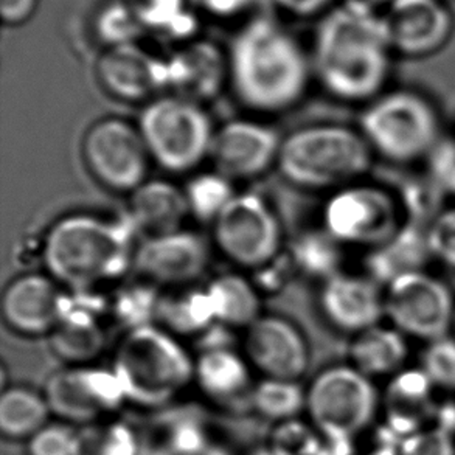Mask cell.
Returning a JSON list of instances; mask_svg holds the SVG:
<instances>
[{
	"label": "cell",
	"instance_id": "obj_16",
	"mask_svg": "<svg viewBox=\"0 0 455 455\" xmlns=\"http://www.w3.org/2000/svg\"><path fill=\"white\" fill-rule=\"evenodd\" d=\"M243 355L261 378L300 381L309 367L311 348L292 320L263 314L244 330Z\"/></svg>",
	"mask_w": 455,
	"mask_h": 455
},
{
	"label": "cell",
	"instance_id": "obj_24",
	"mask_svg": "<svg viewBox=\"0 0 455 455\" xmlns=\"http://www.w3.org/2000/svg\"><path fill=\"white\" fill-rule=\"evenodd\" d=\"M252 367L246 356L232 348L199 351L195 359V382L210 401L236 404L252 395Z\"/></svg>",
	"mask_w": 455,
	"mask_h": 455
},
{
	"label": "cell",
	"instance_id": "obj_10",
	"mask_svg": "<svg viewBox=\"0 0 455 455\" xmlns=\"http://www.w3.org/2000/svg\"><path fill=\"white\" fill-rule=\"evenodd\" d=\"M213 244L234 265L255 271L283 252L282 224L271 204L238 193L213 224Z\"/></svg>",
	"mask_w": 455,
	"mask_h": 455
},
{
	"label": "cell",
	"instance_id": "obj_22",
	"mask_svg": "<svg viewBox=\"0 0 455 455\" xmlns=\"http://www.w3.org/2000/svg\"><path fill=\"white\" fill-rule=\"evenodd\" d=\"M437 388L419 367L403 369L390 378L381 404L386 425L401 438L431 426L437 407Z\"/></svg>",
	"mask_w": 455,
	"mask_h": 455
},
{
	"label": "cell",
	"instance_id": "obj_6",
	"mask_svg": "<svg viewBox=\"0 0 455 455\" xmlns=\"http://www.w3.org/2000/svg\"><path fill=\"white\" fill-rule=\"evenodd\" d=\"M357 130L375 156L396 165L426 160L443 137L435 105L407 89L382 92L367 103Z\"/></svg>",
	"mask_w": 455,
	"mask_h": 455
},
{
	"label": "cell",
	"instance_id": "obj_14",
	"mask_svg": "<svg viewBox=\"0 0 455 455\" xmlns=\"http://www.w3.org/2000/svg\"><path fill=\"white\" fill-rule=\"evenodd\" d=\"M210 251L204 236L185 228L147 236L137 243L134 269L162 290L195 284L209 269Z\"/></svg>",
	"mask_w": 455,
	"mask_h": 455
},
{
	"label": "cell",
	"instance_id": "obj_47",
	"mask_svg": "<svg viewBox=\"0 0 455 455\" xmlns=\"http://www.w3.org/2000/svg\"><path fill=\"white\" fill-rule=\"evenodd\" d=\"M361 455H396L394 451L381 450V448H373V450L367 451Z\"/></svg>",
	"mask_w": 455,
	"mask_h": 455
},
{
	"label": "cell",
	"instance_id": "obj_5",
	"mask_svg": "<svg viewBox=\"0 0 455 455\" xmlns=\"http://www.w3.org/2000/svg\"><path fill=\"white\" fill-rule=\"evenodd\" d=\"M111 369L126 403L147 409L170 404L195 382V359L180 339L160 325L124 332Z\"/></svg>",
	"mask_w": 455,
	"mask_h": 455
},
{
	"label": "cell",
	"instance_id": "obj_38",
	"mask_svg": "<svg viewBox=\"0 0 455 455\" xmlns=\"http://www.w3.org/2000/svg\"><path fill=\"white\" fill-rule=\"evenodd\" d=\"M25 452L27 455H83V431L66 421H50L27 440Z\"/></svg>",
	"mask_w": 455,
	"mask_h": 455
},
{
	"label": "cell",
	"instance_id": "obj_26",
	"mask_svg": "<svg viewBox=\"0 0 455 455\" xmlns=\"http://www.w3.org/2000/svg\"><path fill=\"white\" fill-rule=\"evenodd\" d=\"M353 367L371 379L392 378L406 369L409 338L390 323H378L353 336L348 348Z\"/></svg>",
	"mask_w": 455,
	"mask_h": 455
},
{
	"label": "cell",
	"instance_id": "obj_49",
	"mask_svg": "<svg viewBox=\"0 0 455 455\" xmlns=\"http://www.w3.org/2000/svg\"><path fill=\"white\" fill-rule=\"evenodd\" d=\"M454 140H455V137H454Z\"/></svg>",
	"mask_w": 455,
	"mask_h": 455
},
{
	"label": "cell",
	"instance_id": "obj_8",
	"mask_svg": "<svg viewBox=\"0 0 455 455\" xmlns=\"http://www.w3.org/2000/svg\"><path fill=\"white\" fill-rule=\"evenodd\" d=\"M379 407L375 382L350 363L320 370L307 387L305 412L323 437L353 442L373 425Z\"/></svg>",
	"mask_w": 455,
	"mask_h": 455
},
{
	"label": "cell",
	"instance_id": "obj_37",
	"mask_svg": "<svg viewBox=\"0 0 455 455\" xmlns=\"http://www.w3.org/2000/svg\"><path fill=\"white\" fill-rule=\"evenodd\" d=\"M419 367L437 390L455 394V336L426 342Z\"/></svg>",
	"mask_w": 455,
	"mask_h": 455
},
{
	"label": "cell",
	"instance_id": "obj_2",
	"mask_svg": "<svg viewBox=\"0 0 455 455\" xmlns=\"http://www.w3.org/2000/svg\"><path fill=\"white\" fill-rule=\"evenodd\" d=\"M392 47L384 18L344 5L320 22L314 39L313 72L332 99L370 103L390 74Z\"/></svg>",
	"mask_w": 455,
	"mask_h": 455
},
{
	"label": "cell",
	"instance_id": "obj_35",
	"mask_svg": "<svg viewBox=\"0 0 455 455\" xmlns=\"http://www.w3.org/2000/svg\"><path fill=\"white\" fill-rule=\"evenodd\" d=\"M83 455H139V438L120 421H101L83 431Z\"/></svg>",
	"mask_w": 455,
	"mask_h": 455
},
{
	"label": "cell",
	"instance_id": "obj_30",
	"mask_svg": "<svg viewBox=\"0 0 455 455\" xmlns=\"http://www.w3.org/2000/svg\"><path fill=\"white\" fill-rule=\"evenodd\" d=\"M52 411L44 392L12 384L0 395V432L8 440H30L49 425Z\"/></svg>",
	"mask_w": 455,
	"mask_h": 455
},
{
	"label": "cell",
	"instance_id": "obj_20",
	"mask_svg": "<svg viewBox=\"0 0 455 455\" xmlns=\"http://www.w3.org/2000/svg\"><path fill=\"white\" fill-rule=\"evenodd\" d=\"M165 61L168 91L179 97L204 105L228 84V55L209 41L188 43Z\"/></svg>",
	"mask_w": 455,
	"mask_h": 455
},
{
	"label": "cell",
	"instance_id": "obj_19",
	"mask_svg": "<svg viewBox=\"0 0 455 455\" xmlns=\"http://www.w3.org/2000/svg\"><path fill=\"white\" fill-rule=\"evenodd\" d=\"M319 307L332 328L356 336L386 317L384 288L367 274L339 272L320 283Z\"/></svg>",
	"mask_w": 455,
	"mask_h": 455
},
{
	"label": "cell",
	"instance_id": "obj_31",
	"mask_svg": "<svg viewBox=\"0 0 455 455\" xmlns=\"http://www.w3.org/2000/svg\"><path fill=\"white\" fill-rule=\"evenodd\" d=\"M162 296L164 290L145 278L122 284L109 297L112 320L126 331L157 325Z\"/></svg>",
	"mask_w": 455,
	"mask_h": 455
},
{
	"label": "cell",
	"instance_id": "obj_46",
	"mask_svg": "<svg viewBox=\"0 0 455 455\" xmlns=\"http://www.w3.org/2000/svg\"><path fill=\"white\" fill-rule=\"evenodd\" d=\"M274 2L296 16H311L314 12L323 10L331 0H274Z\"/></svg>",
	"mask_w": 455,
	"mask_h": 455
},
{
	"label": "cell",
	"instance_id": "obj_41",
	"mask_svg": "<svg viewBox=\"0 0 455 455\" xmlns=\"http://www.w3.org/2000/svg\"><path fill=\"white\" fill-rule=\"evenodd\" d=\"M426 178L431 180L443 196L455 197V140L442 137L440 142L426 157Z\"/></svg>",
	"mask_w": 455,
	"mask_h": 455
},
{
	"label": "cell",
	"instance_id": "obj_28",
	"mask_svg": "<svg viewBox=\"0 0 455 455\" xmlns=\"http://www.w3.org/2000/svg\"><path fill=\"white\" fill-rule=\"evenodd\" d=\"M218 323L232 330H246L263 315L261 292L252 278L221 274L207 284Z\"/></svg>",
	"mask_w": 455,
	"mask_h": 455
},
{
	"label": "cell",
	"instance_id": "obj_25",
	"mask_svg": "<svg viewBox=\"0 0 455 455\" xmlns=\"http://www.w3.org/2000/svg\"><path fill=\"white\" fill-rule=\"evenodd\" d=\"M427 226L412 220L403 222L392 238L370 249L365 274L384 288L404 274L425 271L427 261L434 259L427 243Z\"/></svg>",
	"mask_w": 455,
	"mask_h": 455
},
{
	"label": "cell",
	"instance_id": "obj_7",
	"mask_svg": "<svg viewBox=\"0 0 455 455\" xmlns=\"http://www.w3.org/2000/svg\"><path fill=\"white\" fill-rule=\"evenodd\" d=\"M139 130L154 164L172 174L195 172L210 159L216 128L201 103L165 93L145 105Z\"/></svg>",
	"mask_w": 455,
	"mask_h": 455
},
{
	"label": "cell",
	"instance_id": "obj_27",
	"mask_svg": "<svg viewBox=\"0 0 455 455\" xmlns=\"http://www.w3.org/2000/svg\"><path fill=\"white\" fill-rule=\"evenodd\" d=\"M216 323L207 286L187 284L164 290L157 325L176 338L197 339Z\"/></svg>",
	"mask_w": 455,
	"mask_h": 455
},
{
	"label": "cell",
	"instance_id": "obj_9",
	"mask_svg": "<svg viewBox=\"0 0 455 455\" xmlns=\"http://www.w3.org/2000/svg\"><path fill=\"white\" fill-rule=\"evenodd\" d=\"M404 221L400 197L363 180L331 191L322 210V228L336 240L369 251L392 238Z\"/></svg>",
	"mask_w": 455,
	"mask_h": 455
},
{
	"label": "cell",
	"instance_id": "obj_39",
	"mask_svg": "<svg viewBox=\"0 0 455 455\" xmlns=\"http://www.w3.org/2000/svg\"><path fill=\"white\" fill-rule=\"evenodd\" d=\"M271 451L275 455H314L319 448L320 435L311 423H299L297 419L277 423Z\"/></svg>",
	"mask_w": 455,
	"mask_h": 455
},
{
	"label": "cell",
	"instance_id": "obj_4",
	"mask_svg": "<svg viewBox=\"0 0 455 455\" xmlns=\"http://www.w3.org/2000/svg\"><path fill=\"white\" fill-rule=\"evenodd\" d=\"M375 154L361 131L339 124L302 126L283 137L277 170L302 190H338L370 172Z\"/></svg>",
	"mask_w": 455,
	"mask_h": 455
},
{
	"label": "cell",
	"instance_id": "obj_45",
	"mask_svg": "<svg viewBox=\"0 0 455 455\" xmlns=\"http://www.w3.org/2000/svg\"><path fill=\"white\" fill-rule=\"evenodd\" d=\"M191 2L215 16L228 18V16H234L236 12H240L243 8H246L251 0H191Z\"/></svg>",
	"mask_w": 455,
	"mask_h": 455
},
{
	"label": "cell",
	"instance_id": "obj_17",
	"mask_svg": "<svg viewBox=\"0 0 455 455\" xmlns=\"http://www.w3.org/2000/svg\"><path fill=\"white\" fill-rule=\"evenodd\" d=\"M101 87L124 103H149L168 91L166 61L137 44L106 49L97 62Z\"/></svg>",
	"mask_w": 455,
	"mask_h": 455
},
{
	"label": "cell",
	"instance_id": "obj_11",
	"mask_svg": "<svg viewBox=\"0 0 455 455\" xmlns=\"http://www.w3.org/2000/svg\"><path fill=\"white\" fill-rule=\"evenodd\" d=\"M81 156L100 185L128 195L148 180L153 164L139 126L118 117L91 124L81 142Z\"/></svg>",
	"mask_w": 455,
	"mask_h": 455
},
{
	"label": "cell",
	"instance_id": "obj_42",
	"mask_svg": "<svg viewBox=\"0 0 455 455\" xmlns=\"http://www.w3.org/2000/svg\"><path fill=\"white\" fill-rule=\"evenodd\" d=\"M396 455H455V437L435 426H426L403 438Z\"/></svg>",
	"mask_w": 455,
	"mask_h": 455
},
{
	"label": "cell",
	"instance_id": "obj_1",
	"mask_svg": "<svg viewBox=\"0 0 455 455\" xmlns=\"http://www.w3.org/2000/svg\"><path fill=\"white\" fill-rule=\"evenodd\" d=\"M313 75L300 43L271 19L251 20L228 50V86L241 106L257 114H280L299 105Z\"/></svg>",
	"mask_w": 455,
	"mask_h": 455
},
{
	"label": "cell",
	"instance_id": "obj_44",
	"mask_svg": "<svg viewBox=\"0 0 455 455\" xmlns=\"http://www.w3.org/2000/svg\"><path fill=\"white\" fill-rule=\"evenodd\" d=\"M36 0H0V16L5 24H20L31 16Z\"/></svg>",
	"mask_w": 455,
	"mask_h": 455
},
{
	"label": "cell",
	"instance_id": "obj_3",
	"mask_svg": "<svg viewBox=\"0 0 455 455\" xmlns=\"http://www.w3.org/2000/svg\"><path fill=\"white\" fill-rule=\"evenodd\" d=\"M136 230L126 220L75 212L44 234L43 265L66 290H100L134 267Z\"/></svg>",
	"mask_w": 455,
	"mask_h": 455
},
{
	"label": "cell",
	"instance_id": "obj_23",
	"mask_svg": "<svg viewBox=\"0 0 455 455\" xmlns=\"http://www.w3.org/2000/svg\"><path fill=\"white\" fill-rule=\"evenodd\" d=\"M124 216L142 240L184 228L190 210L184 188L166 179H148L130 193Z\"/></svg>",
	"mask_w": 455,
	"mask_h": 455
},
{
	"label": "cell",
	"instance_id": "obj_12",
	"mask_svg": "<svg viewBox=\"0 0 455 455\" xmlns=\"http://www.w3.org/2000/svg\"><path fill=\"white\" fill-rule=\"evenodd\" d=\"M384 314L407 338L431 342L454 328V294L429 272H409L384 286Z\"/></svg>",
	"mask_w": 455,
	"mask_h": 455
},
{
	"label": "cell",
	"instance_id": "obj_48",
	"mask_svg": "<svg viewBox=\"0 0 455 455\" xmlns=\"http://www.w3.org/2000/svg\"><path fill=\"white\" fill-rule=\"evenodd\" d=\"M452 330H454V331H455V315H454V328H452Z\"/></svg>",
	"mask_w": 455,
	"mask_h": 455
},
{
	"label": "cell",
	"instance_id": "obj_43",
	"mask_svg": "<svg viewBox=\"0 0 455 455\" xmlns=\"http://www.w3.org/2000/svg\"><path fill=\"white\" fill-rule=\"evenodd\" d=\"M252 272L255 274L252 282L261 294H274L283 290L286 284L290 283L291 278L297 274L288 252L280 253L277 259Z\"/></svg>",
	"mask_w": 455,
	"mask_h": 455
},
{
	"label": "cell",
	"instance_id": "obj_13",
	"mask_svg": "<svg viewBox=\"0 0 455 455\" xmlns=\"http://www.w3.org/2000/svg\"><path fill=\"white\" fill-rule=\"evenodd\" d=\"M52 415L74 426L109 419L126 404L124 388L112 369L95 363L66 365L49 376L44 387Z\"/></svg>",
	"mask_w": 455,
	"mask_h": 455
},
{
	"label": "cell",
	"instance_id": "obj_29",
	"mask_svg": "<svg viewBox=\"0 0 455 455\" xmlns=\"http://www.w3.org/2000/svg\"><path fill=\"white\" fill-rule=\"evenodd\" d=\"M344 251V244L325 228L302 230L286 249L297 274L320 283L342 272Z\"/></svg>",
	"mask_w": 455,
	"mask_h": 455
},
{
	"label": "cell",
	"instance_id": "obj_21",
	"mask_svg": "<svg viewBox=\"0 0 455 455\" xmlns=\"http://www.w3.org/2000/svg\"><path fill=\"white\" fill-rule=\"evenodd\" d=\"M392 47L401 53H432L448 39L450 14L437 0H392L384 18Z\"/></svg>",
	"mask_w": 455,
	"mask_h": 455
},
{
	"label": "cell",
	"instance_id": "obj_15",
	"mask_svg": "<svg viewBox=\"0 0 455 455\" xmlns=\"http://www.w3.org/2000/svg\"><path fill=\"white\" fill-rule=\"evenodd\" d=\"M283 137L271 124L238 118L215 131L210 160L216 172L236 180H252L277 166Z\"/></svg>",
	"mask_w": 455,
	"mask_h": 455
},
{
	"label": "cell",
	"instance_id": "obj_18",
	"mask_svg": "<svg viewBox=\"0 0 455 455\" xmlns=\"http://www.w3.org/2000/svg\"><path fill=\"white\" fill-rule=\"evenodd\" d=\"M64 288L41 272H24L6 284L2 294V317L12 331L25 338L49 336L61 313Z\"/></svg>",
	"mask_w": 455,
	"mask_h": 455
},
{
	"label": "cell",
	"instance_id": "obj_33",
	"mask_svg": "<svg viewBox=\"0 0 455 455\" xmlns=\"http://www.w3.org/2000/svg\"><path fill=\"white\" fill-rule=\"evenodd\" d=\"M190 216L201 222L213 224L238 195L234 180L220 172L195 174L184 187Z\"/></svg>",
	"mask_w": 455,
	"mask_h": 455
},
{
	"label": "cell",
	"instance_id": "obj_40",
	"mask_svg": "<svg viewBox=\"0 0 455 455\" xmlns=\"http://www.w3.org/2000/svg\"><path fill=\"white\" fill-rule=\"evenodd\" d=\"M432 259L455 271V203L438 212L427 226Z\"/></svg>",
	"mask_w": 455,
	"mask_h": 455
},
{
	"label": "cell",
	"instance_id": "obj_34",
	"mask_svg": "<svg viewBox=\"0 0 455 455\" xmlns=\"http://www.w3.org/2000/svg\"><path fill=\"white\" fill-rule=\"evenodd\" d=\"M145 30L165 37H188L195 20L187 14V0H126Z\"/></svg>",
	"mask_w": 455,
	"mask_h": 455
},
{
	"label": "cell",
	"instance_id": "obj_32",
	"mask_svg": "<svg viewBox=\"0 0 455 455\" xmlns=\"http://www.w3.org/2000/svg\"><path fill=\"white\" fill-rule=\"evenodd\" d=\"M249 406L275 425L290 421L307 411V387L292 379L261 378L253 386Z\"/></svg>",
	"mask_w": 455,
	"mask_h": 455
},
{
	"label": "cell",
	"instance_id": "obj_36",
	"mask_svg": "<svg viewBox=\"0 0 455 455\" xmlns=\"http://www.w3.org/2000/svg\"><path fill=\"white\" fill-rule=\"evenodd\" d=\"M95 30L100 41L109 49L136 44L145 28L128 2H116L101 10L95 22Z\"/></svg>",
	"mask_w": 455,
	"mask_h": 455
}]
</instances>
